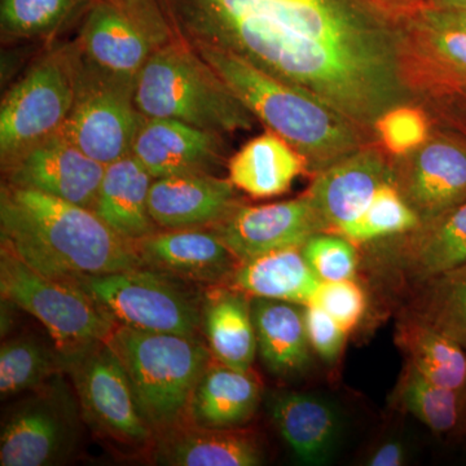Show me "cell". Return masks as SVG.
I'll list each match as a JSON object with an SVG mask.
<instances>
[{"mask_svg":"<svg viewBox=\"0 0 466 466\" xmlns=\"http://www.w3.org/2000/svg\"><path fill=\"white\" fill-rule=\"evenodd\" d=\"M173 39L233 55L360 130L410 106L400 24L382 0H149Z\"/></svg>","mask_w":466,"mask_h":466,"instance_id":"obj_1","label":"cell"},{"mask_svg":"<svg viewBox=\"0 0 466 466\" xmlns=\"http://www.w3.org/2000/svg\"><path fill=\"white\" fill-rule=\"evenodd\" d=\"M0 238L2 249L66 283L144 267L137 242L91 208L7 183L0 192Z\"/></svg>","mask_w":466,"mask_h":466,"instance_id":"obj_2","label":"cell"},{"mask_svg":"<svg viewBox=\"0 0 466 466\" xmlns=\"http://www.w3.org/2000/svg\"><path fill=\"white\" fill-rule=\"evenodd\" d=\"M196 51L256 118L289 143L315 173L360 150V128L318 97L233 55Z\"/></svg>","mask_w":466,"mask_h":466,"instance_id":"obj_3","label":"cell"},{"mask_svg":"<svg viewBox=\"0 0 466 466\" xmlns=\"http://www.w3.org/2000/svg\"><path fill=\"white\" fill-rule=\"evenodd\" d=\"M146 118H165L220 135L250 131L256 116L191 46L171 39L150 55L135 84Z\"/></svg>","mask_w":466,"mask_h":466,"instance_id":"obj_4","label":"cell"},{"mask_svg":"<svg viewBox=\"0 0 466 466\" xmlns=\"http://www.w3.org/2000/svg\"><path fill=\"white\" fill-rule=\"evenodd\" d=\"M106 342L121 360L135 400L152 431L182 422L193 391L211 364L208 346L198 336L146 332L116 325Z\"/></svg>","mask_w":466,"mask_h":466,"instance_id":"obj_5","label":"cell"},{"mask_svg":"<svg viewBox=\"0 0 466 466\" xmlns=\"http://www.w3.org/2000/svg\"><path fill=\"white\" fill-rule=\"evenodd\" d=\"M0 294L41 321L66 358L106 341L116 325L81 287L48 278L5 249Z\"/></svg>","mask_w":466,"mask_h":466,"instance_id":"obj_6","label":"cell"},{"mask_svg":"<svg viewBox=\"0 0 466 466\" xmlns=\"http://www.w3.org/2000/svg\"><path fill=\"white\" fill-rule=\"evenodd\" d=\"M75 284L116 325L184 336H198L202 328V299L167 272L144 266L90 276Z\"/></svg>","mask_w":466,"mask_h":466,"instance_id":"obj_7","label":"cell"},{"mask_svg":"<svg viewBox=\"0 0 466 466\" xmlns=\"http://www.w3.org/2000/svg\"><path fill=\"white\" fill-rule=\"evenodd\" d=\"M171 39L149 0H95L75 48L95 72L135 87L150 55Z\"/></svg>","mask_w":466,"mask_h":466,"instance_id":"obj_8","label":"cell"},{"mask_svg":"<svg viewBox=\"0 0 466 466\" xmlns=\"http://www.w3.org/2000/svg\"><path fill=\"white\" fill-rule=\"evenodd\" d=\"M75 50L43 57L3 97L0 157L8 164L26 149L57 134L75 106Z\"/></svg>","mask_w":466,"mask_h":466,"instance_id":"obj_9","label":"cell"},{"mask_svg":"<svg viewBox=\"0 0 466 466\" xmlns=\"http://www.w3.org/2000/svg\"><path fill=\"white\" fill-rule=\"evenodd\" d=\"M75 50V106L58 131L88 157L103 165L133 153L146 116L135 106L134 86L95 72Z\"/></svg>","mask_w":466,"mask_h":466,"instance_id":"obj_10","label":"cell"},{"mask_svg":"<svg viewBox=\"0 0 466 466\" xmlns=\"http://www.w3.org/2000/svg\"><path fill=\"white\" fill-rule=\"evenodd\" d=\"M66 359L87 421L121 443H147L153 431L143 419L127 373L109 343H96Z\"/></svg>","mask_w":466,"mask_h":466,"instance_id":"obj_11","label":"cell"},{"mask_svg":"<svg viewBox=\"0 0 466 466\" xmlns=\"http://www.w3.org/2000/svg\"><path fill=\"white\" fill-rule=\"evenodd\" d=\"M58 376L9 413L0 437V465L46 466L63 461L76 440V408Z\"/></svg>","mask_w":466,"mask_h":466,"instance_id":"obj_12","label":"cell"},{"mask_svg":"<svg viewBox=\"0 0 466 466\" xmlns=\"http://www.w3.org/2000/svg\"><path fill=\"white\" fill-rule=\"evenodd\" d=\"M106 167L57 133L3 165V171L9 186L94 210Z\"/></svg>","mask_w":466,"mask_h":466,"instance_id":"obj_13","label":"cell"},{"mask_svg":"<svg viewBox=\"0 0 466 466\" xmlns=\"http://www.w3.org/2000/svg\"><path fill=\"white\" fill-rule=\"evenodd\" d=\"M210 228L238 263L274 251L300 248L312 236L327 232L323 219L306 195L296 200L260 207L238 205Z\"/></svg>","mask_w":466,"mask_h":466,"instance_id":"obj_14","label":"cell"},{"mask_svg":"<svg viewBox=\"0 0 466 466\" xmlns=\"http://www.w3.org/2000/svg\"><path fill=\"white\" fill-rule=\"evenodd\" d=\"M406 238L380 251L372 268L420 287L435 276L466 263V201L441 216L420 223Z\"/></svg>","mask_w":466,"mask_h":466,"instance_id":"obj_15","label":"cell"},{"mask_svg":"<svg viewBox=\"0 0 466 466\" xmlns=\"http://www.w3.org/2000/svg\"><path fill=\"white\" fill-rule=\"evenodd\" d=\"M395 182V173L377 150L364 149L318 173L306 196L328 231L341 235L370 207L377 191Z\"/></svg>","mask_w":466,"mask_h":466,"instance_id":"obj_16","label":"cell"},{"mask_svg":"<svg viewBox=\"0 0 466 466\" xmlns=\"http://www.w3.org/2000/svg\"><path fill=\"white\" fill-rule=\"evenodd\" d=\"M133 155L155 179L214 174L225 159L223 135L165 118H146Z\"/></svg>","mask_w":466,"mask_h":466,"instance_id":"obj_17","label":"cell"},{"mask_svg":"<svg viewBox=\"0 0 466 466\" xmlns=\"http://www.w3.org/2000/svg\"><path fill=\"white\" fill-rule=\"evenodd\" d=\"M137 247L144 266L196 283L226 285L238 266L213 228L157 231Z\"/></svg>","mask_w":466,"mask_h":466,"instance_id":"obj_18","label":"cell"},{"mask_svg":"<svg viewBox=\"0 0 466 466\" xmlns=\"http://www.w3.org/2000/svg\"><path fill=\"white\" fill-rule=\"evenodd\" d=\"M395 184L422 222L466 201V147L435 140L416 153Z\"/></svg>","mask_w":466,"mask_h":466,"instance_id":"obj_19","label":"cell"},{"mask_svg":"<svg viewBox=\"0 0 466 466\" xmlns=\"http://www.w3.org/2000/svg\"><path fill=\"white\" fill-rule=\"evenodd\" d=\"M231 180L189 174L153 180L149 211L158 228H210L238 207Z\"/></svg>","mask_w":466,"mask_h":466,"instance_id":"obj_20","label":"cell"},{"mask_svg":"<svg viewBox=\"0 0 466 466\" xmlns=\"http://www.w3.org/2000/svg\"><path fill=\"white\" fill-rule=\"evenodd\" d=\"M269 413L300 464L325 465L336 455L343 417L332 400L311 392H279L269 400Z\"/></svg>","mask_w":466,"mask_h":466,"instance_id":"obj_21","label":"cell"},{"mask_svg":"<svg viewBox=\"0 0 466 466\" xmlns=\"http://www.w3.org/2000/svg\"><path fill=\"white\" fill-rule=\"evenodd\" d=\"M156 460L171 466H258L265 461L256 435L238 428L179 422L159 438Z\"/></svg>","mask_w":466,"mask_h":466,"instance_id":"obj_22","label":"cell"},{"mask_svg":"<svg viewBox=\"0 0 466 466\" xmlns=\"http://www.w3.org/2000/svg\"><path fill=\"white\" fill-rule=\"evenodd\" d=\"M257 346L267 370L280 379L308 372L312 350L305 324V306L267 299H251Z\"/></svg>","mask_w":466,"mask_h":466,"instance_id":"obj_23","label":"cell"},{"mask_svg":"<svg viewBox=\"0 0 466 466\" xmlns=\"http://www.w3.org/2000/svg\"><path fill=\"white\" fill-rule=\"evenodd\" d=\"M155 177L133 153L106 165L94 211L122 238L139 241L158 231L149 211Z\"/></svg>","mask_w":466,"mask_h":466,"instance_id":"obj_24","label":"cell"},{"mask_svg":"<svg viewBox=\"0 0 466 466\" xmlns=\"http://www.w3.org/2000/svg\"><path fill=\"white\" fill-rule=\"evenodd\" d=\"M202 329L218 363L249 370L258 352L251 300L228 285H216L202 299Z\"/></svg>","mask_w":466,"mask_h":466,"instance_id":"obj_25","label":"cell"},{"mask_svg":"<svg viewBox=\"0 0 466 466\" xmlns=\"http://www.w3.org/2000/svg\"><path fill=\"white\" fill-rule=\"evenodd\" d=\"M262 385L251 370L210 364L193 391L187 417L208 428H240L256 415Z\"/></svg>","mask_w":466,"mask_h":466,"instance_id":"obj_26","label":"cell"},{"mask_svg":"<svg viewBox=\"0 0 466 466\" xmlns=\"http://www.w3.org/2000/svg\"><path fill=\"white\" fill-rule=\"evenodd\" d=\"M226 285L253 299L308 306L317 300L323 281L306 262L300 248H289L238 263Z\"/></svg>","mask_w":466,"mask_h":466,"instance_id":"obj_27","label":"cell"},{"mask_svg":"<svg viewBox=\"0 0 466 466\" xmlns=\"http://www.w3.org/2000/svg\"><path fill=\"white\" fill-rule=\"evenodd\" d=\"M308 167L305 159L272 131L245 144L228 164L229 180L251 198L283 195Z\"/></svg>","mask_w":466,"mask_h":466,"instance_id":"obj_28","label":"cell"},{"mask_svg":"<svg viewBox=\"0 0 466 466\" xmlns=\"http://www.w3.org/2000/svg\"><path fill=\"white\" fill-rule=\"evenodd\" d=\"M395 339L407 363L426 379L443 388L465 391L466 350L458 342L408 314L398 324Z\"/></svg>","mask_w":466,"mask_h":466,"instance_id":"obj_29","label":"cell"},{"mask_svg":"<svg viewBox=\"0 0 466 466\" xmlns=\"http://www.w3.org/2000/svg\"><path fill=\"white\" fill-rule=\"evenodd\" d=\"M394 403L438 437L462 441L465 426V394L437 385L416 368L406 364L394 395Z\"/></svg>","mask_w":466,"mask_h":466,"instance_id":"obj_30","label":"cell"},{"mask_svg":"<svg viewBox=\"0 0 466 466\" xmlns=\"http://www.w3.org/2000/svg\"><path fill=\"white\" fill-rule=\"evenodd\" d=\"M407 314L466 350V263L417 287Z\"/></svg>","mask_w":466,"mask_h":466,"instance_id":"obj_31","label":"cell"},{"mask_svg":"<svg viewBox=\"0 0 466 466\" xmlns=\"http://www.w3.org/2000/svg\"><path fill=\"white\" fill-rule=\"evenodd\" d=\"M66 370V359L55 346L34 337H20L3 343L0 349V392L12 397L41 386Z\"/></svg>","mask_w":466,"mask_h":466,"instance_id":"obj_32","label":"cell"},{"mask_svg":"<svg viewBox=\"0 0 466 466\" xmlns=\"http://www.w3.org/2000/svg\"><path fill=\"white\" fill-rule=\"evenodd\" d=\"M420 223L416 211L404 200L397 184L391 182L383 184L363 216L343 229L341 236L354 244H368L404 235Z\"/></svg>","mask_w":466,"mask_h":466,"instance_id":"obj_33","label":"cell"},{"mask_svg":"<svg viewBox=\"0 0 466 466\" xmlns=\"http://www.w3.org/2000/svg\"><path fill=\"white\" fill-rule=\"evenodd\" d=\"M75 16V0H2L0 26L12 38L47 35Z\"/></svg>","mask_w":466,"mask_h":466,"instance_id":"obj_34","label":"cell"},{"mask_svg":"<svg viewBox=\"0 0 466 466\" xmlns=\"http://www.w3.org/2000/svg\"><path fill=\"white\" fill-rule=\"evenodd\" d=\"M300 251L321 281L349 280L357 275L355 244L341 235L318 233L300 247Z\"/></svg>","mask_w":466,"mask_h":466,"instance_id":"obj_35","label":"cell"},{"mask_svg":"<svg viewBox=\"0 0 466 466\" xmlns=\"http://www.w3.org/2000/svg\"><path fill=\"white\" fill-rule=\"evenodd\" d=\"M375 128L386 148L395 155H406L425 143L429 127L419 109L401 106L380 116Z\"/></svg>","mask_w":466,"mask_h":466,"instance_id":"obj_36","label":"cell"},{"mask_svg":"<svg viewBox=\"0 0 466 466\" xmlns=\"http://www.w3.org/2000/svg\"><path fill=\"white\" fill-rule=\"evenodd\" d=\"M346 332L354 329L367 311L368 299L363 287L354 279L323 281L317 300Z\"/></svg>","mask_w":466,"mask_h":466,"instance_id":"obj_37","label":"cell"},{"mask_svg":"<svg viewBox=\"0 0 466 466\" xmlns=\"http://www.w3.org/2000/svg\"><path fill=\"white\" fill-rule=\"evenodd\" d=\"M305 324L315 354L325 363L339 360L349 332L315 302L305 306Z\"/></svg>","mask_w":466,"mask_h":466,"instance_id":"obj_38","label":"cell"},{"mask_svg":"<svg viewBox=\"0 0 466 466\" xmlns=\"http://www.w3.org/2000/svg\"><path fill=\"white\" fill-rule=\"evenodd\" d=\"M421 25L435 54L453 69L466 73V33L451 27Z\"/></svg>","mask_w":466,"mask_h":466,"instance_id":"obj_39","label":"cell"},{"mask_svg":"<svg viewBox=\"0 0 466 466\" xmlns=\"http://www.w3.org/2000/svg\"><path fill=\"white\" fill-rule=\"evenodd\" d=\"M410 451L400 438L380 441L368 451L364 464L370 466H403L407 464Z\"/></svg>","mask_w":466,"mask_h":466,"instance_id":"obj_40","label":"cell"},{"mask_svg":"<svg viewBox=\"0 0 466 466\" xmlns=\"http://www.w3.org/2000/svg\"><path fill=\"white\" fill-rule=\"evenodd\" d=\"M420 20L426 25L451 27L466 33V11L428 7L420 12Z\"/></svg>","mask_w":466,"mask_h":466,"instance_id":"obj_41","label":"cell"},{"mask_svg":"<svg viewBox=\"0 0 466 466\" xmlns=\"http://www.w3.org/2000/svg\"><path fill=\"white\" fill-rule=\"evenodd\" d=\"M429 8L466 11V0H431V7Z\"/></svg>","mask_w":466,"mask_h":466,"instance_id":"obj_42","label":"cell"},{"mask_svg":"<svg viewBox=\"0 0 466 466\" xmlns=\"http://www.w3.org/2000/svg\"><path fill=\"white\" fill-rule=\"evenodd\" d=\"M95 0H75V15L85 14L86 9L90 7Z\"/></svg>","mask_w":466,"mask_h":466,"instance_id":"obj_43","label":"cell"},{"mask_svg":"<svg viewBox=\"0 0 466 466\" xmlns=\"http://www.w3.org/2000/svg\"><path fill=\"white\" fill-rule=\"evenodd\" d=\"M464 394H465V426H464V435H462V441H466V389H465Z\"/></svg>","mask_w":466,"mask_h":466,"instance_id":"obj_44","label":"cell"}]
</instances>
